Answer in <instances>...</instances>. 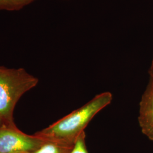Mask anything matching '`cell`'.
Returning a JSON list of instances; mask_svg holds the SVG:
<instances>
[{"label":"cell","mask_w":153,"mask_h":153,"mask_svg":"<svg viewBox=\"0 0 153 153\" xmlns=\"http://www.w3.org/2000/svg\"><path fill=\"white\" fill-rule=\"evenodd\" d=\"M112 100L111 93L99 94L86 104L34 134L44 141L72 148L76 138L85 131L93 117L109 105Z\"/></svg>","instance_id":"6da1fadb"},{"label":"cell","mask_w":153,"mask_h":153,"mask_svg":"<svg viewBox=\"0 0 153 153\" xmlns=\"http://www.w3.org/2000/svg\"><path fill=\"white\" fill-rule=\"evenodd\" d=\"M38 79L23 68L0 66V126L16 127L14 111L22 96L36 86Z\"/></svg>","instance_id":"7a4b0ae2"},{"label":"cell","mask_w":153,"mask_h":153,"mask_svg":"<svg viewBox=\"0 0 153 153\" xmlns=\"http://www.w3.org/2000/svg\"><path fill=\"white\" fill-rule=\"evenodd\" d=\"M44 140L29 135L16 127L0 126V153H29L38 149Z\"/></svg>","instance_id":"3957f363"},{"label":"cell","mask_w":153,"mask_h":153,"mask_svg":"<svg viewBox=\"0 0 153 153\" xmlns=\"http://www.w3.org/2000/svg\"><path fill=\"white\" fill-rule=\"evenodd\" d=\"M138 120L143 133L153 141V79L152 78L140 102Z\"/></svg>","instance_id":"277c9868"},{"label":"cell","mask_w":153,"mask_h":153,"mask_svg":"<svg viewBox=\"0 0 153 153\" xmlns=\"http://www.w3.org/2000/svg\"><path fill=\"white\" fill-rule=\"evenodd\" d=\"M71 149L55 142L44 141L38 149L29 153H68Z\"/></svg>","instance_id":"5b68a950"},{"label":"cell","mask_w":153,"mask_h":153,"mask_svg":"<svg viewBox=\"0 0 153 153\" xmlns=\"http://www.w3.org/2000/svg\"><path fill=\"white\" fill-rule=\"evenodd\" d=\"M35 1V0H0V10H19Z\"/></svg>","instance_id":"8992f818"},{"label":"cell","mask_w":153,"mask_h":153,"mask_svg":"<svg viewBox=\"0 0 153 153\" xmlns=\"http://www.w3.org/2000/svg\"><path fill=\"white\" fill-rule=\"evenodd\" d=\"M85 139L86 134L84 131L76 138L73 148L68 153H89L86 145Z\"/></svg>","instance_id":"52a82bcc"},{"label":"cell","mask_w":153,"mask_h":153,"mask_svg":"<svg viewBox=\"0 0 153 153\" xmlns=\"http://www.w3.org/2000/svg\"><path fill=\"white\" fill-rule=\"evenodd\" d=\"M151 78L153 79V68H152V77Z\"/></svg>","instance_id":"ba28073f"},{"label":"cell","mask_w":153,"mask_h":153,"mask_svg":"<svg viewBox=\"0 0 153 153\" xmlns=\"http://www.w3.org/2000/svg\"></svg>","instance_id":"9c48e42d"}]
</instances>
